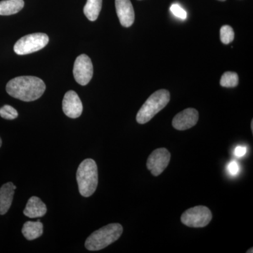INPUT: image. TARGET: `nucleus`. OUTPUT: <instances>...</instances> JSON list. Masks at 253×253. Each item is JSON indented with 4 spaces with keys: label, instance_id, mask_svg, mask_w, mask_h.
<instances>
[{
    "label": "nucleus",
    "instance_id": "nucleus-1",
    "mask_svg": "<svg viewBox=\"0 0 253 253\" xmlns=\"http://www.w3.org/2000/svg\"><path fill=\"white\" fill-rule=\"evenodd\" d=\"M46 89L45 83L35 76H20L11 80L6 86L8 94L26 102L41 98Z\"/></svg>",
    "mask_w": 253,
    "mask_h": 253
},
{
    "label": "nucleus",
    "instance_id": "nucleus-2",
    "mask_svg": "<svg viewBox=\"0 0 253 253\" xmlns=\"http://www.w3.org/2000/svg\"><path fill=\"white\" fill-rule=\"evenodd\" d=\"M123 228L118 223H113L95 231L86 239L84 246L88 251H97L116 242L122 235Z\"/></svg>",
    "mask_w": 253,
    "mask_h": 253
},
{
    "label": "nucleus",
    "instance_id": "nucleus-3",
    "mask_svg": "<svg viewBox=\"0 0 253 253\" xmlns=\"http://www.w3.org/2000/svg\"><path fill=\"white\" fill-rule=\"evenodd\" d=\"M76 179L82 196L89 197L94 194L98 186V168L94 160L87 158L80 164Z\"/></svg>",
    "mask_w": 253,
    "mask_h": 253
},
{
    "label": "nucleus",
    "instance_id": "nucleus-4",
    "mask_svg": "<svg viewBox=\"0 0 253 253\" xmlns=\"http://www.w3.org/2000/svg\"><path fill=\"white\" fill-rule=\"evenodd\" d=\"M170 94L166 89L155 91L145 101L136 115V122L145 124L149 122L160 111H162L169 103Z\"/></svg>",
    "mask_w": 253,
    "mask_h": 253
},
{
    "label": "nucleus",
    "instance_id": "nucleus-5",
    "mask_svg": "<svg viewBox=\"0 0 253 253\" xmlns=\"http://www.w3.org/2000/svg\"><path fill=\"white\" fill-rule=\"evenodd\" d=\"M49 42V37L44 33H38L21 38L14 44L15 53L26 55L40 51Z\"/></svg>",
    "mask_w": 253,
    "mask_h": 253
},
{
    "label": "nucleus",
    "instance_id": "nucleus-6",
    "mask_svg": "<svg viewBox=\"0 0 253 253\" xmlns=\"http://www.w3.org/2000/svg\"><path fill=\"white\" fill-rule=\"evenodd\" d=\"M212 219L211 210L206 206H199L190 208L181 214V221L189 227L202 228L207 226Z\"/></svg>",
    "mask_w": 253,
    "mask_h": 253
},
{
    "label": "nucleus",
    "instance_id": "nucleus-7",
    "mask_svg": "<svg viewBox=\"0 0 253 253\" xmlns=\"http://www.w3.org/2000/svg\"><path fill=\"white\" fill-rule=\"evenodd\" d=\"M93 65L90 58L86 54L78 56L74 63L73 76L75 80L81 85H86L93 77Z\"/></svg>",
    "mask_w": 253,
    "mask_h": 253
},
{
    "label": "nucleus",
    "instance_id": "nucleus-8",
    "mask_svg": "<svg viewBox=\"0 0 253 253\" xmlns=\"http://www.w3.org/2000/svg\"><path fill=\"white\" fill-rule=\"evenodd\" d=\"M171 154L168 149L161 148L155 150L149 156L146 163L148 169L155 176L164 172L170 161Z\"/></svg>",
    "mask_w": 253,
    "mask_h": 253
},
{
    "label": "nucleus",
    "instance_id": "nucleus-9",
    "mask_svg": "<svg viewBox=\"0 0 253 253\" xmlns=\"http://www.w3.org/2000/svg\"><path fill=\"white\" fill-rule=\"evenodd\" d=\"M197 110L189 108L176 114L172 120V126L177 130H186L196 126L199 121Z\"/></svg>",
    "mask_w": 253,
    "mask_h": 253
},
{
    "label": "nucleus",
    "instance_id": "nucleus-10",
    "mask_svg": "<svg viewBox=\"0 0 253 253\" xmlns=\"http://www.w3.org/2000/svg\"><path fill=\"white\" fill-rule=\"evenodd\" d=\"M62 108L63 113L71 118H78L83 113V106L81 99L76 91H68L63 97Z\"/></svg>",
    "mask_w": 253,
    "mask_h": 253
},
{
    "label": "nucleus",
    "instance_id": "nucleus-11",
    "mask_svg": "<svg viewBox=\"0 0 253 253\" xmlns=\"http://www.w3.org/2000/svg\"><path fill=\"white\" fill-rule=\"evenodd\" d=\"M116 12L123 27L129 28L134 22V11L130 0H116Z\"/></svg>",
    "mask_w": 253,
    "mask_h": 253
},
{
    "label": "nucleus",
    "instance_id": "nucleus-12",
    "mask_svg": "<svg viewBox=\"0 0 253 253\" xmlns=\"http://www.w3.org/2000/svg\"><path fill=\"white\" fill-rule=\"evenodd\" d=\"M16 186L12 182H8L0 188V214H6L11 207Z\"/></svg>",
    "mask_w": 253,
    "mask_h": 253
},
{
    "label": "nucleus",
    "instance_id": "nucleus-13",
    "mask_svg": "<svg viewBox=\"0 0 253 253\" xmlns=\"http://www.w3.org/2000/svg\"><path fill=\"white\" fill-rule=\"evenodd\" d=\"M46 206L40 198L32 196L28 200L23 214L30 218L43 217L46 213Z\"/></svg>",
    "mask_w": 253,
    "mask_h": 253
},
{
    "label": "nucleus",
    "instance_id": "nucleus-14",
    "mask_svg": "<svg viewBox=\"0 0 253 253\" xmlns=\"http://www.w3.org/2000/svg\"><path fill=\"white\" fill-rule=\"evenodd\" d=\"M23 236L28 241H33L41 237L43 234V224L41 221H28L23 224L22 229Z\"/></svg>",
    "mask_w": 253,
    "mask_h": 253
},
{
    "label": "nucleus",
    "instance_id": "nucleus-15",
    "mask_svg": "<svg viewBox=\"0 0 253 253\" xmlns=\"http://www.w3.org/2000/svg\"><path fill=\"white\" fill-rule=\"evenodd\" d=\"M23 0H3L0 1V16L17 14L24 6Z\"/></svg>",
    "mask_w": 253,
    "mask_h": 253
},
{
    "label": "nucleus",
    "instance_id": "nucleus-16",
    "mask_svg": "<svg viewBox=\"0 0 253 253\" xmlns=\"http://www.w3.org/2000/svg\"><path fill=\"white\" fill-rule=\"evenodd\" d=\"M102 7V0H87L84 7V14L91 21H94L99 17Z\"/></svg>",
    "mask_w": 253,
    "mask_h": 253
},
{
    "label": "nucleus",
    "instance_id": "nucleus-17",
    "mask_svg": "<svg viewBox=\"0 0 253 253\" xmlns=\"http://www.w3.org/2000/svg\"><path fill=\"white\" fill-rule=\"evenodd\" d=\"M239 76L237 73L231 71L224 73L220 80V85L223 87H236L239 84Z\"/></svg>",
    "mask_w": 253,
    "mask_h": 253
},
{
    "label": "nucleus",
    "instance_id": "nucleus-18",
    "mask_svg": "<svg viewBox=\"0 0 253 253\" xmlns=\"http://www.w3.org/2000/svg\"><path fill=\"white\" fill-rule=\"evenodd\" d=\"M220 40L221 42L224 44H228L234 41V31L230 26L225 25L220 29Z\"/></svg>",
    "mask_w": 253,
    "mask_h": 253
},
{
    "label": "nucleus",
    "instance_id": "nucleus-19",
    "mask_svg": "<svg viewBox=\"0 0 253 253\" xmlns=\"http://www.w3.org/2000/svg\"><path fill=\"white\" fill-rule=\"evenodd\" d=\"M17 111L9 105H4L0 108V116L6 120H14L18 117Z\"/></svg>",
    "mask_w": 253,
    "mask_h": 253
},
{
    "label": "nucleus",
    "instance_id": "nucleus-20",
    "mask_svg": "<svg viewBox=\"0 0 253 253\" xmlns=\"http://www.w3.org/2000/svg\"><path fill=\"white\" fill-rule=\"evenodd\" d=\"M171 11L176 17L181 18V19H186L187 14H186L185 10L181 8L179 4H174L171 6Z\"/></svg>",
    "mask_w": 253,
    "mask_h": 253
},
{
    "label": "nucleus",
    "instance_id": "nucleus-21",
    "mask_svg": "<svg viewBox=\"0 0 253 253\" xmlns=\"http://www.w3.org/2000/svg\"><path fill=\"white\" fill-rule=\"evenodd\" d=\"M228 171L231 175H236L239 172V166L236 161H231L228 165Z\"/></svg>",
    "mask_w": 253,
    "mask_h": 253
},
{
    "label": "nucleus",
    "instance_id": "nucleus-22",
    "mask_svg": "<svg viewBox=\"0 0 253 253\" xmlns=\"http://www.w3.org/2000/svg\"><path fill=\"white\" fill-rule=\"evenodd\" d=\"M246 154V148L244 147V146H237L235 149V151H234V154H235V156H237V157H242V156H245Z\"/></svg>",
    "mask_w": 253,
    "mask_h": 253
},
{
    "label": "nucleus",
    "instance_id": "nucleus-23",
    "mask_svg": "<svg viewBox=\"0 0 253 253\" xmlns=\"http://www.w3.org/2000/svg\"><path fill=\"white\" fill-rule=\"evenodd\" d=\"M251 129H252V131H253V121H252V123H251Z\"/></svg>",
    "mask_w": 253,
    "mask_h": 253
},
{
    "label": "nucleus",
    "instance_id": "nucleus-24",
    "mask_svg": "<svg viewBox=\"0 0 253 253\" xmlns=\"http://www.w3.org/2000/svg\"><path fill=\"white\" fill-rule=\"evenodd\" d=\"M1 144H2V141H1V137H0V147H1Z\"/></svg>",
    "mask_w": 253,
    "mask_h": 253
},
{
    "label": "nucleus",
    "instance_id": "nucleus-25",
    "mask_svg": "<svg viewBox=\"0 0 253 253\" xmlns=\"http://www.w3.org/2000/svg\"><path fill=\"white\" fill-rule=\"evenodd\" d=\"M218 1H226V0H218Z\"/></svg>",
    "mask_w": 253,
    "mask_h": 253
}]
</instances>
